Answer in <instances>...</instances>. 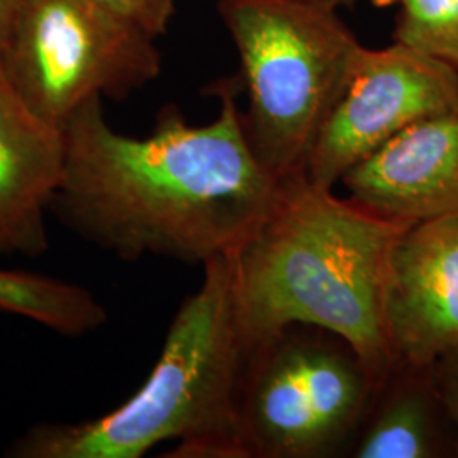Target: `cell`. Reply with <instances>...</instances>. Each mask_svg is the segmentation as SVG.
Masks as SVG:
<instances>
[{"mask_svg": "<svg viewBox=\"0 0 458 458\" xmlns=\"http://www.w3.org/2000/svg\"><path fill=\"white\" fill-rule=\"evenodd\" d=\"M348 458H458L457 426L433 365L394 361L377 384Z\"/></svg>", "mask_w": 458, "mask_h": 458, "instance_id": "cell-11", "label": "cell"}, {"mask_svg": "<svg viewBox=\"0 0 458 458\" xmlns=\"http://www.w3.org/2000/svg\"><path fill=\"white\" fill-rule=\"evenodd\" d=\"M117 17L149 34L164 36L177 11V0H94Z\"/></svg>", "mask_w": 458, "mask_h": 458, "instance_id": "cell-14", "label": "cell"}, {"mask_svg": "<svg viewBox=\"0 0 458 458\" xmlns=\"http://www.w3.org/2000/svg\"><path fill=\"white\" fill-rule=\"evenodd\" d=\"M0 65L34 111L64 130L85 102L123 100L158 79L162 53L94 0H24Z\"/></svg>", "mask_w": 458, "mask_h": 458, "instance_id": "cell-6", "label": "cell"}, {"mask_svg": "<svg viewBox=\"0 0 458 458\" xmlns=\"http://www.w3.org/2000/svg\"><path fill=\"white\" fill-rule=\"evenodd\" d=\"M406 228L306 175L285 182L276 208L231 253L246 340L321 327L352 344L380 380L395 361L384 323L386 270Z\"/></svg>", "mask_w": 458, "mask_h": 458, "instance_id": "cell-2", "label": "cell"}, {"mask_svg": "<svg viewBox=\"0 0 458 458\" xmlns=\"http://www.w3.org/2000/svg\"><path fill=\"white\" fill-rule=\"evenodd\" d=\"M433 374L443 399L452 412L458 437V344L433 363Z\"/></svg>", "mask_w": 458, "mask_h": 458, "instance_id": "cell-15", "label": "cell"}, {"mask_svg": "<svg viewBox=\"0 0 458 458\" xmlns=\"http://www.w3.org/2000/svg\"><path fill=\"white\" fill-rule=\"evenodd\" d=\"M394 360L433 365L458 344V214L411 225L394 242L384 282Z\"/></svg>", "mask_w": 458, "mask_h": 458, "instance_id": "cell-8", "label": "cell"}, {"mask_svg": "<svg viewBox=\"0 0 458 458\" xmlns=\"http://www.w3.org/2000/svg\"><path fill=\"white\" fill-rule=\"evenodd\" d=\"M327 4H329L331 7H335V9H340V7H346V5H352V4H355L357 0H325Z\"/></svg>", "mask_w": 458, "mask_h": 458, "instance_id": "cell-18", "label": "cell"}, {"mask_svg": "<svg viewBox=\"0 0 458 458\" xmlns=\"http://www.w3.org/2000/svg\"><path fill=\"white\" fill-rule=\"evenodd\" d=\"M340 183L350 200L395 225L458 214V109L399 132Z\"/></svg>", "mask_w": 458, "mask_h": 458, "instance_id": "cell-9", "label": "cell"}, {"mask_svg": "<svg viewBox=\"0 0 458 458\" xmlns=\"http://www.w3.org/2000/svg\"><path fill=\"white\" fill-rule=\"evenodd\" d=\"M0 311L28 318L70 338L94 333L107 321L106 308L85 287L5 268H0Z\"/></svg>", "mask_w": 458, "mask_h": 458, "instance_id": "cell-12", "label": "cell"}, {"mask_svg": "<svg viewBox=\"0 0 458 458\" xmlns=\"http://www.w3.org/2000/svg\"><path fill=\"white\" fill-rule=\"evenodd\" d=\"M377 384L357 350L321 327L293 325L253 344L242 410L248 458H348Z\"/></svg>", "mask_w": 458, "mask_h": 458, "instance_id": "cell-5", "label": "cell"}, {"mask_svg": "<svg viewBox=\"0 0 458 458\" xmlns=\"http://www.w3.org/2000/svg\"><path fill=\"white\" fill-rule=\"evenodd\" d=\"M240 79L214 83L219 114L191 124L165 106L145 138L115 131L102 98L66 121L65 166L51 204L85 242L134 262L187 265L234 253L276 208L285 182L260 164L238 107Z\"/></svg>", "mask_w": 458, "mask_h": 458, "instance_id": "cell-1", "label": "cell"}, {"mask_svg": "<svg viewBox=\"0 0 458 458\" xmlns=\"http://www.w3.org/2000/svg\"><path fill=\"white\" fill-rule=\"evenodd\" d=\"M217 11L242 64L250 145L277 181L304 177L363 45L325 0H219Z\"/></svg>", "mask_w": 458, "mask_h": 458, "instance_id": "cell-4", "label": "cell"}, {"mask_svg": "<svg viewBox=\"0 0 458 458\" xmlns=\"http://www.w3.org/2000/svg\"><path fill=\"white\" fill-rule=\"evenodd\" d=\"M394 41L458 70V0H401Z\"/></svg>", "mask_w": 458, "mask_h": 458, "instance_id": "cell-13", "label": "cell"}, {"mask_svg": "<svg viewBox=\"0 0 458 458\" xmlns=\"http://www.w3.org/2000/svg\"><path fill=\"white\" fill-rule=\"evenodd\" d=\"M65 155L64 130L34 111L0 65V257L48 250L47 216Z\"/></svg>", "mask_w": 458, "mask_h": 458, "instance_id": "cell-10", "label": "cell"}, {"mask_svg": "<svg viewBox=\"0 0 458 458\" xmlns=\"http://www.w3.org/2000/svg\"><path fill=\"white\" fill-rule=\"evenodd\" d=\"M24 0H0V48Z\"/></svg>", "mask_w": 458, "mask_h": 458, "instance_id": "cell-16", "label": "cell"}, {"mask_svg": "<svg viewBox=\"0 0 458 458\" xmlns=\"http://www.w3.org/2000/svg\"><path fill=\"white\" fill-rule=\"evenodd\" d=\"M372 5H376L378 9H386V7H393L397 5L401 0H369Z\"/></svg>", "mask_w": 458, "mask_h": 458, "instance_id": "cell-17", "label": "cell"}, {"mask_svg": "<svg viewBox=\"0 0 458 458\" xmlns=\"http://www.w3.org/2000/svg\"><path fill=\"white\" fill-rule=\"evenodd\" d=\"M458 109V70L394 41L363 47L306 168L323 189L412 124Z\"/></svg>", "mask_w": 458, "mask_h": 458, "instance_id": "cell-7", "label": "cell"}, {"mask_svg": "<svg viewBox=\"0 0 458 458\" xmlns=\"http://www.w3.org/2000/svg\"><path fill=\"white\" fill-rule=\"evenodd\" d=\"M251 346L238 316L231 255L217 257L182 302L138 393L90 421L31 426L5 455L141 458L177 442L166 457L248 458L242 410Z\"/></svg>", "mask_w": 458, "mask_h": 458, "instance_id": "cell-3", "label": "cell"}]
</instances>
